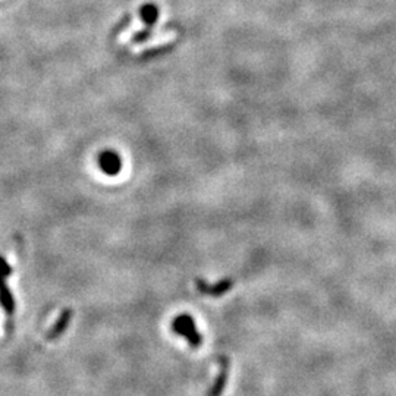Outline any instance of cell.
<instances>
[{"label":"cell","mask_w":396,"mask_h":396,"mask_svg":"<svg viewBox=\"0 0 396 396\" xmlns=\"http://www.w3.org/2000/svg\"><path fill=\"white\" fill-rule=\"evenodd\" d=\"M100 169L109 176H116L122 171V159L116 151H103L99 158Z\"/></svg>","instance_id":"6da1fadb"},{"label":"cell","mask_w":396,"mask_h":396,"mask_svg":"<svg viewBox=\"0 0 396 396\" xmlns=\"http://www.w3.org/2000/svg\"><path fill=\"white\" fill-rule=\"evenodd\" d=\"M173 328H175V330H176L178 333L184 334L185 338H187L191 343H193L194 346L198 345L200 336H198V333H197V329H196V326H194L193 319H191L189 316H181V317H178V319L175 320Z\"/></svg>","instance_id":"7a4b0ae2"},{"label":"cell","mask_w":396,"mask_h":396,"mask_svg":"<svg viewBox=\"0 0 396 396\" xmlns=\"http://www.w3.org/2000/svg\"><path fill=\"white\" fill-rule=\"evenodd\" d=\"M10 273V267L8 266V263L5 258H0V299H2L3 305L6 307V310L10 311L14 310V299H12L9 291L6 290V283H5V278L9 276Z\"/></svg>","instance_id":"3957f363"},{"label":"cell","mask_w":396,"mask_h":396,"mask_svg":"<svg viewBox=\"0 0 396 396\" xmlns=\"http://www.w3.org/2000/svg\"><path fill=\"white\" fill-rule=\"evenodd\" d=\"M198 287H200L201 291L207 292V294H211V295H220V294H223V292H226V291H229L231 282H229V281H225V282H222V283H219V285H216V286H211V287H207V286H204L202 283H200V285H198Z\"/></svg>","instance_id":"277c9868"}]
</instances>
